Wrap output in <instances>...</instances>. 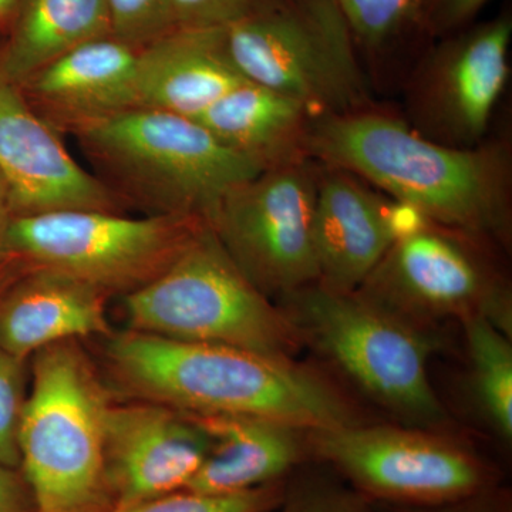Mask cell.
I'll return each instance as SVG.
<instances>
[{
	"label": "cell",
	"mask_w": 512,
	"mask_h": 512,
	"mask_svg": "<svg viewBox=\"0 0 512 512\" xmlns=\"http://www.w3.org/2000/svg\"><path fill=\"white\" fill-rule=\"evenodd\" d=\"M309 157L340 168L433 222L507 247L512 232L510 137L454 148L372 109L313 117Z\"/></svg>",
	"instance_id": "cell-1"
},
{
	"label": "cell",
	"mask_w": 512,
	"mask_h": 512,
	"mask_svg": "<svg viewBox=\"0 0 512 512\" xmlns=\"http://www.w3.org/2000/svg\"><path fill=\"white\" fill-rule=\"evenodd\" d=\"M271 512H377L369 498L322 474L286 481L281 504Z\"/></svg>",
	"instance_id": "cell-25"
},
{
	"label": "cell",
	"mask_w": 512,
	"mask_h": 512,
	"mask_svg": "<svg viewBox=\"0 0 512 512\" xmlns=\"http://www.w3.org/2000/svg\"><path fill=\"white\" fill-rule=\"evenodd\" d=\"M211 441L187 413L156 402L110 404L104 467L120 510L184 490L207 457Z\"/></svg>",
	"instance_id": "cell-13"
},
{
	"label": "cell",
	"mask_w": 512,
	"mask_h": 512,
	"mask_svg": "<svg viewBox=\"0 0 512 512\" xmlns=\"http://www.w3.org/2000/svg\"><path fill=\"white\" fill-rule=\"evenodd\" d=\"M22 264V259L12 255L0 264V296L19 278Z\"/></svg>",
	"instance_id": "cell-33"
},
{
	"label": "cell",
	"mask_w": 512,
	"mask_h": 512,
	"mask_svg": "<svg viewBox=\"0 0 512 512\" xmlns=\"http://www.w3.org/2000/svg\"><path fill=\"white\" fill-rule=\"evenodd\" d=\"M205 224L198 218H128L99 210L16 215L10 222L8 254L103 292H130L161 274Z\"/></svg>",
	"instance_id": "cell-10"
},
{
	"label": "cell",
	"mask_w": 512,
	"mask_h": 512,
	"mask_svg": "<svg viewBox=\"0 0 512 512\" xmlns=\"http://www.w3.org/2000/svg\"><path fill=\"white\" fill-rule=\"evenodd\" d=\"M25 402V359L0 349V464L16 470H20L19 429Z\"/></svg>",
	"instance_id": "cell-26"
},
{
	"label": "cell",
	"mask_w": 512,
	"mask_h": 512,
	"mask_svg": "<svg viewBox=\"0 0 512 512\" xmlns=\"http://www.w3.org/2000/svg\"><path fill=\"white\" fill-rule=\"evenodd\" d=\"M69 127L111 177L161 215L208 224L225 195L264 171L197 120L168 111L134 107Z\"/></svg>",
	"instance_id": "cell-5"
},
{
	"label": "cell",
	"mask_w": 512,
	"mask_h": 512,
	"mask_svg": "<svg viewBox=\"0 0 512 512\" xmlns=\"http://www.w3.org/2000/svg\"><path fill=\"white\" fill-rule=\"evenodd\" d=\"M396 512H512L511 495L494 487L453 503L433 507H397Z\"/></svg>",
	"instance_id": "cell-30"
},
{
	"label": "cell",
	"mask_w": 512,
	"mask_h": 512,
	"mask_svg": "<svg viewBox=\"0 0 512 512\" xmlns=\"http://www.w3.org/2000/svg\"><path fill=\"white\" fill-rule=\"evenodd\" d=\"M356 45L375 50L386 45L407 20L419 15L421 0H338Z\"/></svg>",
	"instance_id": "cell-24"
},
{
	"label": "cell",
	"mask_w": 512,
	"mask_h": 512,
	"mask_svg": "<svg viewBox=\"0 0 512 512\" xmlns=\"http://www.w3.org/2000/svg\"><path fill=\"white\" fill-rule=\"evenodd\" d=\"M104 296L74 276L30 269L0 296V349L26 359L57 343L110 335Z\"/></svg>",
	"instance_id": "cell-16"
},
{
	"label": "cell",
	"mask_w": 512,
	"mask_h": 512,
	"mask_svg": "<svg viewBox=\"0 0 512 512\" xmlns=\"http://www.w3.org/2000/svg\"><path fill=\"white\" fill-rule=\"evenodd\" d=\"M13 217L15 214H13L12 202H10L8 185L0 175V264L10 256L8 254V232Z\"/></svg>",
	"instance_id": "cell-32"
},
{
	"label": "cell",
	"mask_w": 512,
	"mask_h": 512,
	"mask_svg": "<svg viewBox=\"0 0 512 512\" xmlns=\"http://www.w3.org/2000/svg\"><path fill=\"white\" fill-rule=\"evenodd\" d=\"M131 330L295 360L303 345L284 311L239 271L210 225L161 274L124 298Z\"/></svg>",
	"instance_id": "cell-6"
},
{
	"label": "cell",
	"mask_w": 512,
	"mask_h": 512,
	"mask_svg": "<svg viewBox=\"0 0 512 512\" xmlns=\"http://www.w3.org/2000/svg\"><path fill=\"white\" fill-rule=\"evenodd\" d=\"M470 392L478 414L491 431L510 444L512 440V343L490 320H463Z\"/></svg>",
	"instance_id": "cell-22"
},
{
	"label": "cell",
	"mask_w": 512,
	"mask_h": 512,
	"mask_svg": "<svg viewBox=\"0 0 512 512\" xmlns=\"http://www.w3.org/2000/svg\"><path fill=\"white\" fill-rule=\"evenodd\" d=\"M20 0H0V25H6L15 16Z\"/></svg>",
	"instance_id": "cell-34"
},
{
	"label": "cell",
	"mask_w": 512,
	"mask_h": 512,
	"mask_svg": "<svg viewBox=\"0 0 512 512\" xmlns=\"http://www.w3.org/2000/svg\"><path fill=\"white\" fill-rule=\"evenodd\" d=\"M138 49L114 36L89 40L25 83L63 124L138 107Z\"/></svg>",
	"instance_id": "cell-19"
},
{
	"label": "cell",
	"mask_w": 512,
	"mask_h": 512,
	"mask_svg": "<svg viewBox=\"0 0 512 512\" xmlns=\"http://www.w3.org/2000/svg\"><path fill=\"white\" fill-rule=\"evenodd\" d=\"M315 114L305 104L244 82L212 103L198 123L264 170L306 160Z\"/></svg>",
	"instance_id": "cell-20"
},
{
	"label": "cell",
	"mask_w": 512,
	"mask_h": 512,
	"mask_svg": "<svg viewBox=\"0 0 512 512\" xmlns=\"http://www.w3.org/2000/svg\"><path fill=\"white\" fill-rule=\"evenodd\" d=\"M111 35L141 49L173 30L168 0H107Z\"/></svg>",
	"instance_id": "cell-27"
},
{
	"label": "cell",
	"mask_w": 512,
	"mask_h": 512,
	"mask_svg": "<svg viewBox=\"0 0 512 512\" xmlns=\"http://www.w3.org/2000/svg\"><path fill=\"white\" fill-rule=\"evenodd\" d=\"M276 305L309 346L406 426L439 431L447 413L434 393L429 359L439 338L365 296L313 282Z\"/></svg>",
	"instance_id": "cell-3"
},
{
	"label": "cell",
	"mask_w": 512,
	"mask_h": 512,
	"mask_svg": "<svg viewBox=\"0 0 512 512\" xmlns=\"http://www.w3.org/2000/svg\"><path fill=\"white\" fill-rule=\"evenodd\" d=\"M86 512H121L120 508L117 507H104V508H97V510H90Z\"/></svg>",
	"instance_id": "cell-35"
},
{
	"label": "cell",
	"mask_w": 512,
	"mask_h": 512,
	"mask_svg": "<svg viewBox=\"0 0 512 512\" xmlns=\"http://www.w3.org/2000/svg\"><path fill=\"white\" fill-rule=\"evenodd\" d=\"M0 175L13 214L116 210L114 191L84 171L49 121L37 116L0 67Z\"/></svg>",
	"instance_id": "cell-14"
},
{
	"label": "cell",
	"mask_w": 512,
	"mask_h": 512,
	"mask_svg": "<svg viewBox=\"0 0 512 512\" xmlns=\"http://www.w3.org/2000/svg\"><path fill=\"white\" fill-rule=\"evenodd\" d=\"M0 67L15 83L89 40L111 35L107 0H20Z\"/></svg>",
	"instance_id": "cell-21"
},
{
	"label": "cell",
	"mask_w": 512,
	"mask_h": 512,
	"mask_svg": "<svg viewBox=\"0 0 512 512\" xmlns=\"http://www.w3.org/2000/svg\"><path fill=\"white\" fill-rule=\"evenodd\" d=\"M306 443L357 493L394 507L453 503L498 485L490 463L436 430L345 424L308 430Z\"/></svg>",
	"instance_id": "cell-8"
},
{
	"label": "cell",
	"mask_w": 512,
	"mask_h": 512,
	"mask_svg": "<svg viewBox=\"0 0 512 512\" xmlns=\"http://www.w3.org/2000/svg\"><path fill=\"white\" fill-rule=\"evenodd\" d=\"M107 356L127 389L183 413L261 417L303 430L363 423L335 384L295 360L131 329L111 338Z\"/></svg>",
	"instance_id": "cell-2"
},
{
	"label": "cell",
	"mask_w": 512,
	"mask_h": 512,
	"mask_svg": "<svg viewBox=\"0 0 512 512\" xmlns=\"http://www.w3.org/2000/svg\"><path fill=\"white\" fill-rule=\"evenodd\" d=\"M286 481L285 478L235 494L208 495L180 490L121 512H271L284 498Z\"/></svg>",
	"instance_id": "cell-23"
},
{
	"label": "cell",
	"mask_w": 512,
	"mask_h": 512,
	"mask_svg": "<svg viewBox=\"0 0 512 512\" xmlns=\"http://www.w3.org/2000/svg\"><path fill=\"white\" fill-rule=\"evenodd\" d=\"M211 446L184 490L222 495L254 490L291 476L309 457L306 431L281 421L247 416L188 414Z\"/></svg>",
	"instance_id": "cell-18"
},
{
	"label": "cell",
	"mask_w": 512,
	"mask_h": 512,
	"mask_svg": "<svg viewBox=\"0 0 512 512\" xmlns=\"http://www.w3.org/2000/svg\"><path fill=\"white\" fill-rule=\"evenodd\" d=\"M32 376L19 451L36 512L116 507L104 467L110 402L92 363L73 342L57 343L35 353Z\"/></svg>",
	"instance_id": "cell-4"
},
{
	"label": "cell",
	"mask_w": 512,
	"mask_h": 512,
	"mask_svg": "<svg viewBox=\"0 0 512 512\" xmlns=\"http://www.w3.org/2000/svg\"><path fill=\"white\" fill-rule=\"evenodd\" d=\"M490 0H421L417 18L433 32L460 28L474 18Z\"/></svg>",
	"instance_id": "cell-29"
},
{
	"label": "cell",
	"mask_w": 512,
	"mask_h": 512,
	"mask_svg": "<svg viewBox=\"0 0 512 512\" xmlns=\"http://www.w3.org/2000/svg\"><path fill=\"white\" fill-rule=\"evenodd\" d=\"M421 221L417 212L356 175L320 164L313 217L318 282L355 292L393 242Z\"/></svg>",
	"instance_id": "cell-15"
},
{
	"label": "cell",
	"mask_w": 512,
	"mask_h": 512,
	"mask_svg": "<svg viewBox=\"0 0 512 512\" xmlns=\"http://www.w3.org/2000/svg\"><path fill=\"white\" fill-rule=\"evenodd\" d=\"M512 22L491 20L437 47L404 90L407 126L443 146L483 143L510 80Z\"/></svg>",
	"instance_id": "cell-12"
},
{
	"label": "cell",
	"mask_w": 512,
	"mask_h": 512,
	"mask_svg": "<svg viewBox=\"0 0 512 512\" xmlns=\"http://www.w3.org/2000/svg\"><path fill=\"white\" fill-rule=\"evenodd\" d=\"M244 82L222 29H173L138 49V107L197 119Z\"/></svg>",
	"instance_id": "cell-17"
},
{
	"label": "cell",
	"mask_w": 512,
	"mask_h": 512,
	"mask_svg": "<svg viewBox=\"0 0 512 512\" xmlns=\"http://www.w3.org/2000/svg\"><path fill=\"white\" fill-rule=\"evenodd\" d=\"M319 173L313 158L264 170L225 195L208 221L239 271L271 301L319 281Z\"/></svg>",
	"instance_id": "cell-11"
},
{
	"label": "cell",
	"mask_w": 512,
	"mask_h": 512,
	"mask_svg": "<svg viewBox=\"0 0 512 512\" xmlns=\"http://www.w3.org/2000/svg\"><path fill=\"white\" fill-rule=\"evenodd\" d=\"M0 512H36L35 498L22 471L0 464Z\"/></svg>",
	"instance_id": "cell-31"
},
{
	"label": "cell",
	"mask_w": 512,
	"mask_h": 512,
	"mask_svg": "<svg viewBox=\"0 0 512 512\" xmlns=\"http://www.w3.org/2000/svg\"><path fill=\"white\" fill-rule=\"evenodd\" d=\"M487 245L421 221L393 242L356 292L421 328L484 318L511 338V286Z\"/></svg>",
	"instance_id": "cell-9"
},
{
	"label": "cell",
	"mask_w": 512,
	"mask_h": 512,
	"mask_svg": "<svg viewBox=\"0 0 512 512\" xmlns=\"http://www.w3.org/2000/svg\"><path fill=\"white\" fill-rule=\"evenodd\" d=\"M285 0H168L173 29H225Z\"/></svg>",
	"instance_id": "cell-28"
},
{
	"label": "cell",
	"mask_w": 512,
	"mask_h": 512,
	"mask_svg": "<svg viewBox=\"0 0 512 512\" xmlns=\"http://www.w3.org/2000/svg\"><path fill=\"white\" fill-rule=\"evenodd\" d=\"M222 33L247 82L298 100L315 116L375 107L338 0H285Z\"/></svg>",
	"instance_id": "cell-7"
}]
</instances>
